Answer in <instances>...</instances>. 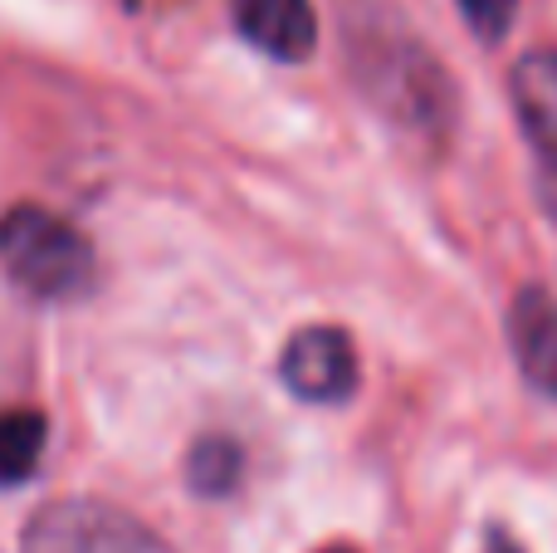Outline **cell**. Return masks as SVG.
Instances as JSON below:
<instances>
[{
	"label": "cell",
	"mask_w": 557,
	"mask_h": 553,
	"mask_svg": "<svg viewBox=\"0 0 557 553\" xmlns=\"http://www.w3.org/2000/svg\"><path fill=\"white\" fill-rule=\"evenodd\" d=\"M0 270L39 304H64L94 284V245L74 221L35 201L0 216Z\"/></svg>",
	"instance_id": "6da1fadb"
},
{
	"label": "cell",
	"mask_w": 557,
	"mask_h": 553,
	"mask_svg": "<svg viewBox=\"0 0 557 553\" xmlns=\"http://www.w3.org/2000/svg\"><path fill=\"white\" fill-rule=\"evenodd\" d=\"M20 553H172V544L113 500L69 495L29 519Z\"/></svg>",
	"instance_id": "7a4b0ae2"
},
{
	"label": "cell",
	"mask_w": 557,
	"mask_h": 553,
	"mask_svg": "<svg viewBox=\"0 0 557 553\" xmlns=\"http://www.w3.org/2000/svg\"><path fill=\"white\" fill-rule=\"evenodd\" d=\"M367 39H376V35H367ZM362 88L372 94V103L382 113H392L396 123L425 127V133L445 127L455 113L450 78H445V69L416 39H376V45H362Z\"/></svg>",
	"instance_id": "3957f363"
},
{
	"label": "cell",
	"mask_w": 557,
	"mask_h": 553,
	"mask_svg": "<svg viewBox=\"0 0 557 553\" xmlns=\"http://www.w3.org/2000/svg\"><path fill=\"white\" fill-rule=\"evenodd\" d=\"M278 378L294 392L298 402H313V407H337L357 392V378H362V362H357V348L343 329L333 323H308L278 353Z\"/></svg>",
	"instance_id": "277c9868"
},
{
	"label": "cell",
	"mask_w": 557,
	"mask_h": 553,
	"mask_svg": "<svg viewBox=\"0 0 557 553\" xmlns=\"http://www.w3.org/2000/svg\"><path fill=\"white\" fill-rule=\"evenodd\" d=\"M231 20L278 64H304L318 45V15L308 0H231Z\"/></svg>",
	"instance_id": "5b68a950"
},
{
	"label": "cell",
	"mask_w": 557,
	"mask_h": 553,
	"mask_svg": "<svg viewBox=\"0 0 557 553\" xmlns=\"http://www.w3.org/2000/svg\"><path fill=\"white\" fill-rule=\"evenodd\" d=\"M509 343L519 372L557 402V299L543 290H519L509 309Z\"/></svg>",
	"instance_id": "8992f818"
},
{
	"label": "cell",
	"mask_w": 557,
	"mask_h": 553,
	"mask_svg": "<svg viewBox=\"0 0 557 553\" xmlns=\"http://www.w3.org/2000/svg\"><path fill=\"white\" fill-rule=\"evenodd\" d=\"M509 98L529 143L543 152V162L557 167V49H529L513 64Z\"/></svg>",
	"instance_id": "52a82bcc"
},
{
	"label": "cell",
	"mask_w": 557,
	"mask_h": 553,
	"mask_svg": "<svg viewBox=\"0 0 557 553\" xmlns=\"http://www.w3.org/2000/svg\"><path fill=\"white\" fill-rule=\"evenodd\" d=\"M49 427L39 411H0V486H20L35 476L39 456H45Z\"/></svg>",
	"instance_id": "ba28073f"
},
{
	"label": "cell",
	"mask_w": 557,
	"mask_h": 553,
	"mask_svg": "<svg viewBox=\"0 0 557 553\" xmlns=\"http://www.w3.org/2000/svg\"><path fill=\"white\" fill-rule=\"evenodd\" d=\"M186 470H191V490L196 495H231L235 486H240V446L225 437H201L191 446V460H186Z\"/></svg>",
	"instance_id": "9c48e42d"
},
{
	"label": "cell",
	"mask_w": 557,
	"mask_h": 553,
	"mask_svg": "<svg viewBox=\"0 0 557 553\" xmlns=\"http://www.w3.org/2000/svg\"><path fill=\"white\" fill-rule=\"evenodd\" d=\"M465 15V25L484 39V45H499L513 29V15H519V0H455Z\"/></svg>",
	"instance_id": "30bf717a"
},
{
	"label": "cell",
	"mask_w": 557,
	"mask_h": 553,
	"mask_svg": "<svg viewBox=\"0 0 557 553\" xmlns=\"http://www.w3.org/2000/svg\"><path fill=\"white\" fill-rule=\"evenodd\" d=\"M318 553H357V549H347V544H333V549H318Z\"/></svg>",
	"instance_id": "8fae6325"
},
{
	"label": "cell",
	"mask_w": 557,
	"mask_h": 553,
	"mask_svg": "<svg viewBox=\"0 0 557 553\" xmlns=\"http://www.w3.org/2000/svg\"><path fill=\"white\" fill-rule=\"evenodd\" d=\"M494 553H519V549H513V544H494Z\"/></svg>",
	"instance_id": "7c38bea8"
}]
</instances>
